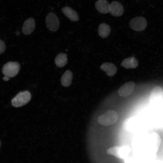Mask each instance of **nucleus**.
<instances>
[{
	"label": "nucleus",
	"mask_w": 163,
	"mask_h": 163,
	"mask_svg": "<svg viewBox=\"0 0 163 163\" xmlns=\"http://www.w3.org/2000/svg\"><path fill=\"white\" fill-rule=\"evenodd\" d=\"M63 14L71 21H77L79 20V17L77 12L69 7H65L62 9Z\"/></svg>",
	"instance_id": "4468645a"
},
{
	"label": "nucleus",
	"mask_w": 163,
	"mask_h": 163,
	"mask_svg": "<svg viewBox=\"0 0 163 163\" xmlns=\"http://www.w3.org/2000/svg\"><path fill=\"white\" fill-rule=\"evenodd\" d=\"M20 68V65L18 62L10 61L7 62L3 66L2 71L5 76L12 78L17 75Z\"/></svg>",
	"instance_id": "20e7f679"
},
{
	"label": "nucleus",
	"mask_w": 163,
	"mask_h": 163,
	"mask_svg": "<svg viewBox=\"0 0 163 163\" xmlns=\"http://www.w3.org/2000/svg\"><path fill=\"white\" fill-rule=\"evenodd\" d=\"M163 95L161 88L159 86H156L152 91L149 97V101L151 104H155L161 99Z\"/></svg>",
	"instance_id": "9d476101"
},
{
	"label": "nucleus",
	"mask_w": 163,
	"mask_h": 163,
	"mask_svg": "<svg viewBox=\"0 0 163 163\" xmlns=\"http://www.w3.org/2000/svg\"><path fill=\"white\" fill-rule=\"evenodd\" d=\"M35 23L34 20L32 18L27 19L24 22L22 28V32L25 35H28L31 34L34 29Z\"/></svg>",
	"instance_id": "9b49d317"
},
{
	"label": "nucleus",
	"mask_w": 163,
	"mask_h": 163,
	"mask_svg": "<svg viewBox=\"0 0 163 163\" xmlns=\"http://www.w3.org/2000/svg\"><path fill=\"white\" fill-rule=\"evenodd\" d=\"M110 30V28L108 25L105 23H102L99 26L98 32L100 36L104 38L109 36Z\"/></svg>",
	"instance_id": "f3484780"
},
{
	"label": "nucleus",
	"mask_w": 163,
	"mask_h": 163,
	"mask_svg": "<svg viewBox=\"0 0 163 163\" xmlns=\"http://www.w3.org/2000/svg\"><path fill=\"white\" fill-rule=\"evenodd\" d=\"M1 145V141H0V147Z\"/></svg>",
	"instance_id": "4be33fe9"
},
{
	"label": "nucleus",
	"mask_w": 163,
	"mask_h": 163,
	"mask_svg": "<svg viewBox=\"0 0 163 163\" xmlns=\"http://www.w3.org/2000/svg\"><path fill=\"white\" fill-rule=\"evenodd\" d=\"M130 149L129 146H116L108 149L107 154L121 159H125L127 158Z\"/></svg>",
	"instance_id": "f03ea898"
},
{
	"label": "nucleus",
	"mask_w": 163,
	"mask_h": 163,
	"mask_svg": "<svg viewBox=\"0 0 163 163\" xmlns=\"http://www.w3.org/2000/svg\"><path fill=\"white\" fill-rule=\"evenodd\" d=\"M45 21L47 28L52 31H56L59 27V19L57 16L53 12H50L47 14Z\"/></svg>",
	"instance_id": "423d86ee"
},
{
	"label": "nucleus",
	"mask_w": 163,
	"mask_h": 163,
	"mask_svg": "<svg viewBox=\"0 0 163 163\" xmlns=\"http://www.w3.org/2000/svg\"><path fill=\"white\" fill-rule=\"evenodd\" d=\"M138 123V120L136 117H130L124 121L122 123V127L125 130L131 132L136 129Z\"/></svg>",
	"instance_id": "0eeeda50"
},
{
	"label": "nucleus",
	"mask_w": 163,
	"mask_h": 163,
	"mask_svg": "<svg viewBox=\"0 0 163 163\" xmlns=\"http://www.w3.org/2000/svg\"><path fill=\"white\" fill-rule=\"evenodd\" d=\"M161 141L160 137L158 133L154 132L150 135L149 142L151 146L158 147L160 145Z\"/></svg>",
	"instance_id": "6ab92c4d"
},
{
	"label": "nucleus",
	"mask_w": 163,
	"mask_h": 163,
	"mask_svg": "<svg viewBox=\"0 0 163 163\" xmlns=\"http://www.w3.org/2000/svg\"><path fill=\"white\" fill-rule=\"evenodd\" d=\"M31 98V95L29 91L20 92L12 99V105L16 107H22L27 103L30 100Z\"/></svg>",
	"instance_id": "7ed1b4c3"
},
{
	"label": "nucleus",
	"mask_w": 163,
	"mask_h": 163,
	"mask_svg": "<svg viewBox=\"0 0 163 163\" xmlns=\"http://www.w3.org/2000/svg\"><path fill=\"white\" fill-rule=\"evenodd\" d=\"M5 45L4 42L0 39V54L2 53L5 51Z\"/></svg>",
	"instance_id": "aec40b11"
},
{
	"label": "nucleus",
	"mask_w": 163,
	"mask_h": 163,
	"mask_svg": "<svg viewBox=\"0 0 163 163\" xmlns=\"http://www.w3.org/2000/svg\"><path fill=\"white\" fill-rule=\"evenodd\" d=\"M73 75L70 70H66L62 75L61 79L62 85L65 87H68L71 84Z\"/></svg>",
	"instance_id": "dca6fc26"
},
{
	"label": "nucleus",
	"mask_w": 163,
	"mask_h": 163,
	"mask_svg": "<svg viewBox=\"0 0 163 163\" xmlns=\"http://www.w3.org/2000/svg\"><path fill=\"white\" fill-rule=\"evenodd\" d=\"M3 79L5 81H7L9 80V77L5 76L3 77Z\"/></svg>",
	"instance_id": "412c9836"
},
{
	"label": "nucleus",
	"mask_w": 163,
	"mask_h": 163,
	"mask_svg": "<svg viewBox=\"0 0 163 163\" xmlns=\"http://www.w3.org/2000/svg\"><path fill=\"white\" fill-rule=\"evenodd\" d=\"M100 69L105 72L107 75L112 77L116 73L117 70L116 66L113 63L105 62L103 63L100 67Z\"/></svg>",
	"instance_id": "ddd939ff"
},
{
	"label": "nucleus",
	"mask_w": 163,
	"mask_h": 163,
	"mask_svg": "<svg viewBox=\"0 0 163 163\" xmlns=\"http://www.w3.org/2000/svg\"><path fill=\"white\" fill-rule=\"evenodd\" d=\"M95 6L96 9L100 13L106 14L110 12V5L106 0H97Z\"/></svg>",
	"instance_id": "f8f14e48"
},
{
	"label": "nucleus",
	"mask_w": 163,
	"mask_h": 163,
	"mask_svg": "<svg viewBox=\"0 0 163 163\" xmlns=\"http://www.w3.org/2000/svg\"><path fill=\"white\" fill-rule=\"evenodd\" d=\"M118 115L115 111L109 110L99 116L97 119L98 123L104 126H109L113 124L117 121Z\"/></svg>",
	"instance_id": "f257e3e1"
},
{
	"label": "nucleus",
	"mask_w": 163,
	"mask_h": 163,
	"mask_svg": "<svg viewBox=\"0 0 163 163\" xmlns=\"http://www.w3.org/2000/svg\"><path fill=\"white\" fill-rule=\"evenodd\" d=\"M138 65L139 62L137 59L132 57L124 59L121 64L122 66L127 69L135 68Z\"/></svg>",
	"instance_id": "2eb2a0df"
},
{
	"label": "nucleus",
	"mask_w": 163,
	"mask_h": 163,
	"mask_svg": "<svg viewBox=\"0 0 163 163\" xmlns=\"http://www.w3.org/2000/svg\"><path fill=\"white\" fill-rule=\"evenodd\" d=\"M147 22L146 19L141 16L136 17L132 18L129 21V25L133 30L140 31L144 30L146 27Z\"/></svg>",
	"instance_id": "39448f33"
},
{
	"label": "nucleus",
	"mask_w": 163,
	"mask_h": 163,
	"mask_svg": "<svg viewBox=\"0 0 163 163\" xmlns=\"http://www.w3.org/2000/svg\"><path fill=\"white\" fill-rule=\"evenodd\" d=\"M55 63L59 67H64L67 63V55L63 53L59 54L55 58Z\"/></svg>",
	"instance_id": "a211bd4d"
},
{
	"label": "nucleus",
	"mask_w": 163,
	"mask_h": 163,
	"mask_svg": "<svg viewBox=\"0 0 163 163\" xmlns=\"http://www.w3.org/2000/svg\"><path fill=\"white\" fill-rule=\"evenodd\" d=\"M124 12L123 6L120 3L113 1L110 4L109 12L112 16L120 17L122 15Z\"/></svg>",
	"instance_id": "1a4fd4ad"
},
{
	"label": "nucleus",
	"mask_w": 163,
	"mask_h": 163,
	"mask_svg": "<svg viewBox=\"0 0 163 163\" xmlns=\"http://www.w3.org/2000/svg\"><path fill=\"white\" fill-rule=\"evenodd\" d=\"M135 84L132 81L128 82L121 86L118 89V92L120 96L125 97L129 95L133 91Z\"/></svg>",
	"instance_id": "6e6552de"
}]
</instances>
